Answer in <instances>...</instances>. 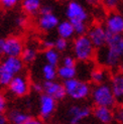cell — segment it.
<instances>
[{
	"mask_svg": "<svg viewBox=\"0 0 123 124\" xmlns=\"http://www.w3.org/2000/svg\"><path fill=\"white\" fill-rule=\"evenodd\" d=\"M100 51L99 60L108 68L117 67L123 60V35L109 34L106 46Z\"/></svg>",
	"mask_w": 123,
	"mask_h": 124,
	"instance_id": "cell-1",
	"label": "cell"
},
{
	"mask_svg": "<svg viewBox=\"0 0 123 124\" xmlns=\"http://www.w3.org/2000/svg\"><path fill=\"white\" fill-rule=\"evenodd\" d=\"M24 63L20 58H4L0 62V86L8 87L15 76L21 75Z\"/></svg>",
	"mask_w": 123,
	"mask_h": 124,
	"instance_id": "cell-2",
	"label": "cell"
},
{
	"mask_svg": "<svg viewBox=\"0 0 123 124\" xmlns=\"http://www.w3.org/2000/svg\"><path fill=\"white\" fill-rule=\"evenodd\" d=\"M73 55L78 62L88 63L95 57L96 48L87 35L76 36L73 40Z\"/></svg>",
	"mask_w": 123,
	"mask_h": 124,
	"instance_id": "cell-3",
	"label": "cell"
},
{
	"mask_svg": "<svg viewBox=\"0 0 123 124\" xmlns=\"http://www.w3.org/2000/svg\"><path fill=\"white\" fill-rule=\"evenodd\" d=\"M67 97L71 98L72 100L75 101H81L87 99L89 96H91L92 88L88 82L84 81L81 79H72L69 81L63 82Z\"/></svg>",
	"mask_w": 123,
	"mask_h": 124,
	"instance_id": "cell-4",
	"label": "cell"
},
{
	"mask_svg": "<svg viewBox=\"0 0 123 124\" xmlns=\"http://www.w3.org/2000/svg\"><path fill=\"white\" fill-rule=\"evenodd\" d=\"M91 98L95 107H106L112 109L116 104V99L109 84L97 85L92 89Z\"/></svg>",
	"mask_w": 123,
	"mask_h": 124,
	"instance_id": "cell-5",
	"label": "cell"
},
{
	"mask_svg": "<svg viewBox=\"0 0 123 124\" xmlns=\"http://www.w3.org/2000/svg\"><path fill=\"white\" fill-rule=\"evenodd\" d=\"M65 14L67 19L73 24L78 22L87 23L89 14L84 6L78 1H70L66 6Z\"/></svg>",
	"mask_w": 123,
	"mask_h": 124,
	"instance_id": "cell-6",
	"label": "cell"
},
{
	"mask_svg": "<svg viewBox=\"0 0 123 124\" xmlns=\"http://www.w3.org/2000/svg\"><path fill=\"white\" fill-rule=\"evenodd\" d=\"M87 36L96 49H102L106 46L108 32L106 31V28L101 24H95L89 27Z\"/></svg>",
	"mask_w": 123,
	"mask_h": 124,
	"instance_id": "cell-7",
	"label": "cell"
},
{
	"mask_svg": "<svg viewBox=\"0 0 123 124\" xmlns=\"http://www.w3.org/2000/svg\"><path fill=\"white\" fill-rule=\"evenodd\" d=\"M24 45L19 36L10 35L4 41V57L5 58H20L24 49Z\"/></svg>",
	"mask_w": 123,
	"mask_h": 124,
	"instance_id": "cell-8",
	"label": "cell"
},
{
	"mask_svg": "<svg viewBox=\"0 0 123 124\" xmlns=\"http://www.w3.org/2000/svg\"><path fill=\"white\" fill-rule=\"evenodd\" d=\"M57 109V101L54 98L42 93L38 99V114L40 119H50Z\"/></svg>",
	"mask_w": 123,
	"mask_h": 124,
	"instance_id": "cell-9",
	"label": "cell"
},
{
	"mask_svg": "<svg viewBox=\"0 0 123 124\" xmlns=\"http://www.w3.org/2000/svg\"><path fill=\"white\" fill-rule=\"evenodd\" d=\"M9 93L14 97H24L29 92V82L24 75H18L12 79L7 87Z\"/></svg>",
	"mask_w": 123,
	"mask_h": 124,
	"instance_id": "cell-10",
	"label": "cell"
},
{
	"mask_svg": "<svg viewBox=\"0 0 123 124\" xmlns=\"http://www.w3.org/2000/svg\"><path fill=\"white\" fill-rule=\"evenodd\" d=\"M104 27L109 34L123 35V15L119 12H111L106 17Z\"/></svg>",
	"mask_w": 123,
	"mask_h": 124,
	"instance_id": "cell-11",
	"label": "cell"
},
{
	"mask_svg": "<svg viewBox=\"0 0 123 124\" xmlns=\"http://www.w3.org/2000/svg\"><path fill=\"white\" fill-rule=\"evenodd\" d=\"M92 110L89 106L72 105L68 109V115L70 117V124H81L84 120L92 115Z\"/></svg>",
	"mask_w": 123,
	"mask_h": 124,
	"instance_id": "cell-12",
	"label": "cell"
},
{
	"mask_svg": "<svg viewBox=\"0 0 123 124\" xmlns=\"http://www.w3.org/2000/svg\"><path fill=\"white\" fill-rule=\"evenodd\" d=\"M44 87V93L50 97L54 98L57 102L62 101L67 97L66 90L64 84L59 81H50V82H44L42 83Z\"/></svg>",
	"mask_w": 123,
	"mask_h": 124,
	"instance_id": "cell-13",
	"label": "cell"
},
{
	"mask_svg": "<svg viewBox=\"0 0 123 124\" xmlns=\"http://www.w3.org/2000/svg\"><path fill=\"white\" fill-rule=\"evenodd\" d=\"M59 23H60L59 17L54 12L45 15H39L38 20V28L45 32H48L54 29H57Z\"/></svg>",
	"mask_w": 123,
	"mask_h": 124,
	"instance_id": "cell-14",
	"label": "cell"
},
{
	"mask_svg": "<svg viewBox=\"0 0 123 124\" xmlns=\"http://www.w3.org/2000/svg\"><path fill=\"white\" fill-rule=\"evenodd\" d=\"M92 115L100 124H110L115 117L113 110L106 107H95L92 111Z\"/></svg>",
	"mask_w": 123,
	"mask_h": 124,
	"instance_id": "cell-15",
	"label": "cell"
},
{
	"mask_svg": "<svg viewBox=\"0 0 123 124\" xmlns=\"http://www.w3.org/2000/svg\"><path fill=\"white\" fill-rule=\"evenodd\" d=\"M110 87L112 89L114 97L117 101L123 100V73L114 75L110 82Z\"/></svg>",
	"mask_w": 123,
	"mask_h": 124,
	"instance_id": "cell-16",
	"label": "cell"
},
{
	"mask_svg": "<svg viewBox=\"0 0 123 124\" xmlns=\"http://www.w3.org/2000/svg\"><path fill=\"white\" fill-rule=\"evenodd\" d=\"M56 30L58 32L59 38L65 39L67 40L73 39L74 35H76L73 23L71 21H69L68 19L63 20V21H60V23H59V25H58Z\"/></svg>",
	"mask_w": 123,
	"mask_h": 124,
	"instance_id": "cell-17",
	"label": "cell"
},
{
	"mask_svg": "<svg viewBox=\"0 0 123 124\" xmlns=\"http://www.w3.org/2000/svg\"><path fill=\"white\" fill-rule=\"evenodd\" d=\"M108 79V73L104 68H95L90 73V80L96 86L101 84H106Z\"/></svg>",
	"mask_w": 123,
	"mask_h": 124,
	"instance_id": "cell-18",
	"label": "cell"
},
{
	"mask_svg": "<svg viewBox=\"0 0 123 124\" xmlns=\"http://www.w3.org/2000/svg\"><path fill=\"white\" fill-rule=\"evenodd\" d=\"M22 10L28 15L39 14V10L41 8V2L39 0H23L21 2Z\"/></svg>",
	"mask_w": 123,
	"mask_h": 124,
	"instance_id": "cell-19",
	"label": "cell"
},
{
	"mask_svg": "<svg viewBox=\"0 0 123 124\" xmlns=\"http://www.w3.org/2000/svg\"><path fill=\"white\" fill-rule=\"evenodd\" d=\"M7 117H8V121L11 124H24L29 119L30 116L21 110L14 109L10 111Z\"/></svg>",
	"mask_w": 123,
	"mask_h": 124,
	"instance_id": "cell-20",
	"label": "cell"
},
{
	"mask_svg": "<svg viewBox=\"0 0 123 124\" xmlns=\"http://www.w3.org/2000/svg\"><path fill=\"white\" fill-rule=\"evenodd\" d=\"M38 49L32 46H27L24 47L23 52L21 54L20 59L24 63V65H29L35 62L36 58H38Z\"/></svg>",
	"mask_w": 123,
	"mask_h": 124,
	"instance_id": "cell-21",
	"label": "cell"
},
{
	"mask_svg": "<svg viewBox=\"0 0 123 124\" xmlns=\"http://www.w3.org/2000/svg\"><path fill=\"white\" fill-rule=\"evenodd\" d=\"M77 68H68L62 65L58 67V77L64 82L77 78Z\"/></svg>",
	"mask_w": 123,
	"mask_h": 124,
	"instance_id": "cell-22",
	"label": "cell"
},
{
	"mask_svg": "<svg viewBox=\"0 0 123 124\" xmlns=\"http://www.w3.org/2000/svg\"><path fill=\"white\" fill-rule=\"evenodd\" d=\"M41 76L45 82L56 81L58 77V67H54L48 64H45L41 68Z\"/></svg>",
	"mask_w": 123,
	"mask_h": 124,
	"instance_id": "cell-23",
	"label": "cell"
},
{
	"mask_svg": "<svg viewBox=\"0 0 123 124\" xmlns=\"http://www.w3.org/2000/svg\"><path fill=\"white\" fill-rule=\"evenodd\" d=\"M44 58L46 61V64H48L54 67H58V65L61 63V54L58 51H56L54 48L46 49L44 53Z\"/></svg>",
	"mask_w": 123,
	"mask_h": 124,
	"instance_id": "cell-24",
	"label": "cell"
},
{
	"mask_svg": "<svg viewBox=\"0 0 123 124\" xmlns=\"http://www.w3.org/2000/svg\"><path fill=\"white\" fill-rule=\"evenodd\" d=\"M74 29H75V33L77 36H81V35H87L88 33V24L85 22H78V23H74Z\"/></svg>",
	"mask_w": 123,
	"mask_h": 124,
	"instance_id": "cell-25",
	"label": "cell"
},
{
	"mask_svg": "<svg viewBox=\"0 0 123 124\" xmlns=\"http://www.w3.org/2000/svg\"><path fill=\"white\" fill-rule=\"evenodd\" d=\"M69 45H70L69 40L62 39V38H58L56 40H54V49L58 51L59 53H63L68 49Z\"/></svg>",
	"mask_w": 123,
	"mask_h": 124,
	"instance_id": "cell-26",
	"label": "cell"
},
{
	"mask_svg": "<svg viewBox=\"0 0 123 124\" xmlns=\"http://www.w3.org/2000/svg\"><path fill=\"white\" fill-rule=\"evenodd\" d=\"M77 60L75 59V57L72 54H67L65 57L62 58L61 64L64 67H68V68H77Z\"/></svg>",
	"mask_w": 123,
	"mask_h": 124,
	"instance_id": "cell-27",
	"label": "cell"
},
{
	"mask_svg": "<svg viewBox=\"0 0 123 124\" xmlns=\"http://www.w3.org/2000/svg\"><path fill=\"white\" fill-rule=\"evenodd\" d=\"M17 3H18L17 0H1L0 1V6L6 10H9L14 8L17 5Z\"/></svg>",
	"mask_w": 123,
	"mask_h": 124,
	"instance_id": "cell-28",
	"label": "cell"
},
{
	"mask_svg": "<svg viewBox=\"0 0 123 124\" xmlns=\"http://www.w3.org/2000/svg\"><path fill=\"white\" fill-rule=\"evenodd\" d=\"M7 108V99L2 92H0V113H4Z\"/></svg>",
	"mask_w": 123,
	"mask_h": 124,
	"instance_id": "cell-29",
	"label": "cell"
},
{
	"mask_svg": "<svg viewBox=\"0 0 123 124\" xmlns=\"http://www.w3.org/2000/svg\"><path fill=\"white\" fill-rule=\"evenodd\" d=\"M41 46L44 47L45 51H46V49H51V48H54V40H52L50 39H44L41 41Z\"/></svg>",
	"mask_w": 123,
	"mask_h": 124,
	"instance_id": "cell-30",
	"label": "cell"
},
{
	"mask_svg": "<svg viewBox=\"0 0 123 124\" xmlns=\"http://www.w3.org/2000/svg\"><path fill=\"white\" fill-rule=\"evenodd\" d=\"M53 12V7L51 5H41V8L39 10V15H45V14H48V13H52Z\"/></svg>",
	"mask_w": 123,
	"mask_h": 124,
	"instance_id": "cell-31",
	"label": "cell"
},
{
	"mask_svg": "<svg viewBox=\"0 0 123 124\" xmlns=\"http://www.w3.org/2000/svg\"><path fill=\"white\" fill-rule=\"evenodd\" d=\"M24 124H45L44 120L38 117H29V119Z\"/></svg>",
	"mask_w": 123,
	"mask_h": 124,
	"instance_id": "cell-32",
	"label": "cell"
},
{
	"mask_svg": "<svg viewBox=\"0 0 123 124\" xmlns=\"http://www.w3.org/2000/svg\"><path fill=\"white\" fill-rule=\"evenodd\" d=\"M32 89H33V92L38 93L40 95L44 93V87H42V84H40V83H33Z\"/></svg>",
	"mask_w": 123,
	"mask_h": 124,
	"instance_id": "cell-33",
	"label": "cell"
},
{
	"mask_svg": "<svg viewBox=\"0 0 123 124\" xmlns=\"http://www.w3.org/2000/svg\"><path fill=\"white\" fill-rule=\"evenodd\" d=\"M25 23H26V17L25 16H19V17H17L16 18V24L18 26H24L25 25Z\"/></svg>",
	"mask_w": 123,
	"mask_h": 124,
	"instance_id": "cell-34",
	"label": "cell"
},
{
	"mask_svg": "<svg viewBox=\"0 0 123 124\" xmlns=\"http://www.w3.org/2000/svg\"><path fill=\"white\" fill-rule=\"evenodd\" d=\"M105 6H107L110 10H113L116 6H117V1H114V0H107V1H105Z\"/></svg>",
	"mask_w": 123,
	"mask_h": 124,
	"instance_id": "cell-35",
	"label": "cell"
},
{
	"mask_svg": "<svg viewBox=\"0 0 123 124\" xmlns=\"http://www.w3.org/2000/svg\"><path fill=\"white\" fill-rule=\"evenodd\" d=\"M8 123V117L4 113H0V124H7Z\"/></svg>",
	"mask_w": 123,
	"mask_h": 124,
	"instance_id": "cell-36",
	"label": "cell"
},
{
	"mask_svg": "<svg viewBox=\"0 0 123 124\" xmlns=\"http://www.w3.org/2000/svg\"><path fill=\"white\" fill-rule=\"evenodd\" d=\"M4 39H0V58L4 55Z\"/></svg>",
	"mask_w": 123,
	"mask_h": 124,
	"instance_id": "cell-37",
	"label": "cell"
},
{
	"mask_svg": "<svg viewBox=\"0 0 123 124\" xmlns=\"http://www.w3.org/2000/svg\"><path fill=\"white\" fill-rule=\"evenodd\" d=\"M115 116L120 120V122L123 123V109H120L117 112V114H115Z\"/></svg>",
	"mask_w": 123,
	"mask_h": 124,
	"instance_id": "cell-38",
	"label": "cell"
},
{
	"mask_svg": "<svg viewBox=\"0 0 123 124\" xmlns=\"http://www.w3.org/2000/svg\"><path fill=\"white\" fill-rule=\"evenodd\" d=\"M81 124H93V123H89V122H83V123H81Z\"/></svg>",
	"mask_w": 123,
	"mask_h": 124,
	"instance_id": "cell-39",
	"label": "cell"
}]
</instances>
